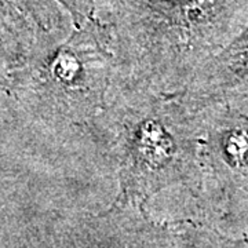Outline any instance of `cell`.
<instances>
[{
  "label": "cell",
  "mask_w": 248,
  "mask_h": 248,
  "mask_svg": "<svg viewBox=\"0 0 248 248\" xmlns=\"http://www.w3.org/2000/svg\"><path fill=\"white\" fill-rule=\"evenodd\" d=\"M97 119L125 189L149 190L199 169V119L189 97L112 84Z\"/></svg>",
  "instance_id": "obj_1"
},
{
  "label": "cell",
  "mask_w": 248,
  "mask_h": 248,
  "mask_svg": "<svg viewBox=\"0 0 248 248\" xmlns=\"http://www.w3.org/2000/svg\"><path fill=\"white\" fill-rule=\"evenodd\" d=\"M27 55L11 87L24 109L51 128L97 122L115 79L112 45L78 35L61 45H35Z\"/></svg>",
  "instance_id": "obj_2"
}]
</instances>
